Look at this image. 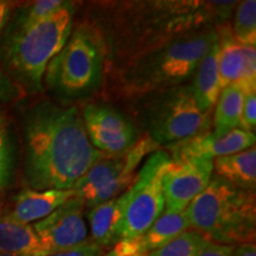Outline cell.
Returning a JSON list of instances; mask_svg holds the SVG:
<instances>
[{
  "instance_id": "obj_20",
  "label": "cell",
  "mask_w": 256,
  "mask_h": 256,
  "mask_svg": "<svg viewBox=\"0 0 256 256\" xmlns=\"http://www.w3.org/2000/svg\"><path fill=\"white\" fill-rule=\"evenodd\" d=\"M244 95L238 84H232L222 89L214 114V134L223 136L230 130L241 128Z\"/></svg>"
},
{
  "instance_id": "obj_1",
  "label": "cell",
  "mask_w": 256,
  "mask_h": 256,
  "mask_svg": "<svg viewBox=\"0 0 256 256\" xmlns=\"http://www.w3.org/2000/svg\"><path fill=\"white\" fill-rule=\"evenodd\" d=\"M23 133L25 179L32 190H72L104 156L92 145L75 106H34L24 116Z\"/></svg>"
},
{
  "instance_id": "obj_3",
  "label": "cell",
  "mask_w": 256,
  "mask_h": 256,
  "mask_svg": "<svg viewBox=\"0 0 256 256\" xmlns=\"http://www.w3.org/2000/svg\"><path fill=\"white\" fill-rule=\"evenodd\" d=\"M74 8L64 2L54 14L25 28H8L2 58L6 75L19 90L36 94L43 89L48 64L68 42Z\"/></svg>"
},
{
  "instance_id": "obj_31",
  "label": "cell",
  "mask_w": 256,
  "mask_h": 256,
  "mask_svg": "<svg viewBox=\"0 0 256 256\" xmlns=\"http://www.w3.org/2000/svg\"><path fill=\"white\" fill-rule=\"evenodd\" d=\"M232 256H256L255 243H243L232 249Z\"/></svg>"
},
{
  "instance_id": "obj_16",
  "label": "cell",
  "mask_w": 256,
  "mask_h": 256,
  "mask_svg": "<svg viewBox=\"0 0 256 256\" xmlns=\"http://www.w3.org/2000/svg\"><path fill=\"white\" fill-rule=\"evenodd\" d=\"M218 54L220 46L217 38L198 64L194 75V83L191 84L198 107L204 112H211V108L216 104L222 92L218 72Z\"/></svg>"
},
{
  "instance_id": "obj_30",
  "label": "cell",
  "mask_w": 256,
  "mask_h": 256,
  "mask_svg": "<svg viewBox=\"0 0 256 256\" xmlns=\"http://www.w3.org/2000/svg\"><path fill=\"white\" fill-rule=\"evenodd\" d=\"M16 8V2L0 0V34L6 28Z\"/></svg>"
},
{
  "instance_id": "obj_4",
  "label": "cell",
  "mask_w": 256,
  "mask_h": 256,
  "mask_svg": "<svg viewBox=\"0 0 256 256\" xmlns=\"http://www.w3.org/2000/svg\"><path fill=\"white\" fill-rule=\"evenodd\" d=\"M194 232L220 244L254 243L256 226L255 192L242 190L212 177L185 210Z\"/></svg>"
},
{
  "instance_id": "obj_27",
  "label": "cell",
  "mask_w": 256,
  "mask_h": 256,
  "mask_svg": "<svg viewBox=\"0 0 256 256\" xmlns=\"http://www.w3.org/2000/svg\"><path fill=\"white\" fill-rule=\"evenodd\" d=\"M234 246H226L204 238L196 256H232Z\"/></svg>"
},
{
  "instance_id": "obj_33",
  "label": "cell",
  "mask_w": 256,
  "mask_h": 256,
  "mask_svg": "<svg viewBox=\"0 0 256 256\" xmlns=\"http://www.w3.org/2000/svg\"><path fill=\"white\" fill-rule=\"evenodd\" d=\"M0 256H17V255H12V254H6V252H0Z\"/></svg>"
},
{
  "instance_id": "obj_14",
  "label": "cell",
  "mask_w": 256,
  "mask_h": 256,
  "mask_svg": "<svg viewBox=\"0 0 256 256\" xmlns=\"http://www.w3.org/2000/svg\"><path fill=\"white\" fill-rule=\"evenodd\" d=\"M0 252L17 256H50L54 252L42 241L31 224L0 216Z\"/></svg>"
},
{
  "instance_id": "obj_26",
  "label": "cell",
  "mask_w": 256,
  "mask_h": 256,
  "mask_svg": "<svg viewBox=\"0 0 256 256\" xmlns=\"http://www.w3.org/2000/svg\"><path fill=\"white\" fill-rule=\"evenodd\" d=\"M256 126V92L244 95L241 115V130L254 133Z\"/></svg>"
},
{
  "instance_id": "obj_23",
  "label": "cell",
  "mask_w": 256,
  "mask_h": 256,
  "mask_svg": "<svg viewBox=\"0 0 256 256\" xmlns=\"http://www.w3.org/2000/svg\"><path fill=\"white\" fill-rule=\"evenodd\" d=\"M16 170V145L8 128L0 130V194L11 185Z\"/></svg>"
},
{
  "instance_id": "obj_18",
  "label": "cell",
  "mask_w": 256,
  "mask_h": 256,
  "mask_svg": "<svg viewBox=\"0 0 256 256\" xmlns=\"http://www.w3.org/2000/svg\"><path fill=\"white\" fill-rule=\"evenodd\" d=\"M218 38V72L220 88L232 84H238L244 68V51L232 36V28L226 25L217 28Z\"/></svg>"
},
{
  "instance_id": "obj_24",
  "label": "cell",
  "mask_w": 256,
  "mask_h": 256,
  "mask_svg": "<svg viewBox=\"0 0 256 256\" xmlns=\"http://www.w3.org/2000/svg\"><path fill=\"white\" fill-rule=\"evenodd\" d=\"M204 238L196 232H185L164 247L148 252L147 256H196Z\"/></svg>"
},
{
  "instance_id": "obj_21",
  "label": "cell",
  "mask_w": 256,
  "mask_h": 256,
  "mask_svg": "<svg viewBox=\"0 0 256 256\" xmlns=\"http://www.w3.org/2000/svg\"><path fill=\"white\" fill-rule=\"evenodd\" d=\"M232 36L243 46H256V2L244 0L240 2L234 19Z\"/></svg>"
},
{
  "instance_id": "obj_13",
  "label": "cell",
  "mask_w": 256,
  "mask_h": 256,
  "mask_svg": "<svg viewBox=\"0 0 256 256\" xmlns=\"http://www.w3.org/2000/svg\"><path fill=\"white\" fill-rule=\"evenodd\" d=\"M72 196V190L37 191L25 188L16 196L14 209L6 216L24 224L40 222Z\"/></svg>"
},
{
  "instance_id": "obj_12",
  "label": "cell",
  "mask_w": 256,
  "mask_h": 256,
  "mask_svg": "<svg viewBox=\"0 0 256 256\" xmlns=\"http://www.w3.org/2000/svg\"><path fill=\"white\" fill-rule=\"evenodd\" d=\"M255 134L241 128L230 130L223 136L208 132L170 145L172 162L188 159L214 160L234 154L255 146Z\"/></svg>"
},
{
  "instance_id": "obj_7",
  "label": "cell",
  "mask_w": 256,
  "mask_h": 256,
  "mask_svg": "<svg viewBox=\"0 0 256 256\" xmlns=\"http://www.w3.org/2000/svg\"><path fill=\"white\" fill-rule=\"evenodd\" d=\"M170 165L171 158L165 151L153 152L122 194L121 240L142 236L165 211L162 180Z\"/></svg>"
},
{
  "instance_id": "obj_28",
  "label": "cell",
  "mask_w": 256,
  "mask_h": 256,
  "mask_svg": "<svg viewBox=\"0 0 256 256\" xmlns=\"http://www.w3.org/2000/svg\"><path fill=\"white\" fill-rule=\"evenodd\" d=\"M101 250L102 248L95 244L94 242L87 241L78 246V247L68 249V250L55 252V254L50 256H101Z\"/></svg>"
},
{
  "instance_id": "obj_17",
  "label": "cell",
  "mask_w": 256,
  "mask_h": 256,
  "mask_svg": "<svg viewBox=\"0 0 256 256\" xmlns=\"http://www.w3.org/2000/svg\"><path fill=\"white\" fill-rule=\"evenodd\" d=\"M214 171L218 177L234 186L255 192L256 148L255 146L234 154L214 159Z\"/></svg>"
},
{
  "instance_id": "obj_5",
  "label": "cell",
  "mask_w": 256,
  "mask_h": 256,
  "mask_svg": "<svg viewBox=\"0 0 256 256\" xmlns=\"http://www.w3.org/2000/svg\"><path fill=\"white\" fill-rule=\"evenodd\" d=\"M106 46L100 34L78 28L63 49L48 64L43 82L64 100L82 98L100 87L104 69Z\"/></svg>"
},
{
  "instance_id": "obj_8",
  "label": "cell",
  "mask_w": 256,
  "mask_h": 256,
  "mask_svg": "<svg viewBox=\"0 0 256 256\" xmlns=\"http://www.w3.org/2000/svg\"><path fill=\"white\" fill-rule=\"evenodd\" d=\"M154 147L145 138L121 154L102 156L74 185V194L88 209L119 197L134 183L136 168Z\"/></svg>"
},
{
  "instance_id": "obj_11",
  "label": "cell",
  "mask_w": 256,
  "mask_h": 256,
  "mask_svg": "<svg viewBox=\"0 0 256 256\" xmlns=\"http://www.w3.org/2000/svg\"><path fill=\"white\" fill-rule=\"evenodd\" d=\"M83 203L75 194L44 220L34 224V232L51 252L68 250L88 241Z\"/></svg>"
},
{
  "instance_id": "obj_32",
  "label": "cell",
  "mask_w": 256,
  "mask_h": 256,
  "mask_svg": "<svg viewBox=\"0 0 256 256\" xmlns=\"http://www.w3.org/2000/svg\"><path fill=\"white\" fill-rule=\"evenodd\" d=\"M4 124H5V119H4V115L0 113V130H2V127H4Z\"/></svg>"
},
{
  "instance_id": "obj_22",
  "label": "cell",
  "mask_w": 256,
  "mask_h": 256,
  "mask_svg": "<svg viewBox=\"0 0 256 256\" xmlns=\"http://www.w3.org/2000/svg\"><path fill=\"white\" fill-rule=\"evenodd\" d=\"M64 2L60 0H38L28 4L20 10L16 16L14 20L10 25V28H25L43 20L57 10L62 8Z\"/></svg>"
},
{
  "instance_id": "obj_25",
  "label": "cell",
  "mask_w": 256,
  "mask_h": 256,
  "mask_svg": "<svg viewBox=\"0 0 256 256\" xmlns=\"http://www.w3.org/2000/svg\"><path fill=\"white\" fill-rule=\"evenodd\" d=\"M102 256H147L139 238L120 240L112 250Z\"/></svg>"
},
{
  "instance_id": "obj_10",
  "label": "cell",
  "mask_w": 256,
  "mask_h": 256,
  "mask_svg": "<svg viewBox=\"0 0 256 256\" xmlns=\"http://www.w3.org/2000/svg\"><path fill=\"white\" fill-rule=\"evenodd\" d=\"M212 174L214 160H171L162 180L166 211L183 212L186 210L188 204L209 185Z\"/></svg>"
},
{
  "instance_id": "obj_15",
  "label": "cell",
  "mask_w": 256,
  "mask_h": 256,
  "mask_svg": "<svg viewBox=\"0 0 256 256\" xmlns=\"http://www.w3.org/2000/svg\"><path fill=\"white\" fill-rule=\"evenodd\" d=\"M92 242L100 248L115 246L121 240L122 194L89 209Z\"/></svg>"
},
{
  "instance_id": "obj_9",
  "label": "cell",
  "mask_w": 256,
  "mask_h": 256,
  "mask_svg": "<svg viewBox=\"0 0 256 256\" xmlns=\"http://www.w3.org/2000/svg\"><path fill=\"white\" fill-rule=\"evenodd\" d=\"M82 119L92 145L102 154H121L138 142L132 121L108 106L88 104Z\"/></svg>"
},
{
  "instance_id": "obj_19",
  "label": "cell",
  "mask_w": 256,
  "mask_h": 256,
  "mask_svg": "<svg viewBox=\"0 0 256 256\" xmlns=\"http://www.w3.org/2000/svg\"><path fill=\"white\" fill-rule=\"evenodd\" d=\"M190 228L186 214L164 211L154 223L139 236L142 246L147 254L172 242Z\"/></svg>"
},
{
  "instance_id": "obj_2",
  "label": "cell",
  "mask_w": 256,
  "mask_h": 256,
  "mask_svg": "<svg viewBox=\"0 0 256 256\" xmlns=\"http://www.w3.org/2000/svg\"><path fill=\"white\" fill-rule=\"evenodd\" d=\"M217 40L216 28L186 32L128 57L119 72L120 90L130 98L185 84Z\"/></svg>"
},
{
  "instance_id": "obj_29",
  "label": "cell",
  "mask_w": 256,
  "mask_h": 256,
  "mask_svg": "<svg viewBox=\"0 0 256 256\" xmlns=\"http://www.w3.org/2000/svg\"><path fill=\"white\" fill-rule=\"evenodd\" d=\"M19 89L8 78L5 72L0 68V101L14 100L18 96Z\"/></svg>"
},
{
  "instance_id": "obj_6",
  "label": "cell",
  "mask_w": 256,
  "mask_h": 256,
  "mask_svg": "<svg viewBox=\"0 0 256 256\" xmlns=\"http://www.w3.org/2000/svg\"><path fill=\"white\" fill-rule=\"evenodd\" d=\"M142 121L147 138L159 145H172L209 132L210 112L198 107L191 84L142 96Z\"/></svg>"
}]
</instances>
